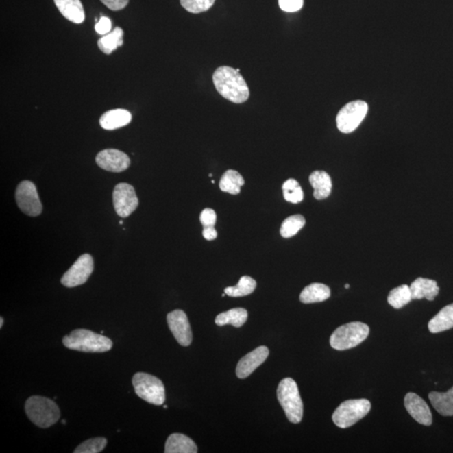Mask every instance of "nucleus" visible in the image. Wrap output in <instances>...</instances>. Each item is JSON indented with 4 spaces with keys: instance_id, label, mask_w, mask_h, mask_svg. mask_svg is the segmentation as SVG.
<instances>
[{
    "instance_id": "f3484780",
    "label": "nucleus",
    "mask_w": 453,
    "mask_h": 453,
    "mask_svg": "<svg viewBox=\"0 0 453 453\" xmlns=\"http://www.w3.org/2000/svg\"><path fill=\"white\" fill-rule=\"evenodd\" d=\"M54 2L67 20L75 24H82L85 21L84 9L80 0H54Z\"/></svg>"
},
{
    "instance_id": "c9c22d12",
    "label": "nucleus",
    "mask_w": 453,
    "mask_h": 453,
    "mask_svg": "<svg viewBox=\"0 0 453 453\" xmlns=\"http://www.w3.org/2000/svg\"><path fill=\"white\" fill-rule=\"evenodd\" d=\"M130 0H101V2L111 10L117 11L125 9Z\"/></svg>"
},
{
    "instance_id": "6e6552de",
    "label": "nucleus",
    "mask_w": 453,
    "mask_h": 453,
    "mask_svg": "<svg viewBox=\"0 0 453 453\" xmlns=\"http://www.w3.org/2000/svg\"><path fill=\"white\" fill-rule=\"evenodd\" d=\"M368 110V104L365 101L358 100L347 103L336 116L338 129L344 134L353 132L364 121Z\"/></svg>"
},
{
    "instance_id": "2f4dec72",
    "label": "nucleus",
    "mask_w": 453,
    "mask_h": 453,
    "mask_svg": "<svg viewBox=\"0 0 453 453\" xmlns=\"http://www.w3.org/2000/svg\"><path fill=\"white\" fill-rule=\"evenodd\" d=\"M186 11L193 14H199L208 11L215 5V0H180Z\"/></svg>"
},
{
    "instance_id": "0eeeda50",
    "label": "nucleus",
    "mask_w": 453,
    "mask_h": 453,
    "mask_svg": "<svg viewBox=\"0 0 453 453\" xmlns=\"http://www.w3.org/2000/svg\"><path fill=\"white\" fill-rule=\"evenodd\" d=\"M370 409L371 403L368 400H348L336 408L332 421L340 428H348L366 417Z\"/></svg>"
},
{
    "instance_id": "ea45409f",
    "label": "nucleus",
    "mask_w": 453,
    "mask_h": 453,
    "mask_svg": "<svg viewBox=\"0 0 453 453\" xmlns=\"http://www.w3.org/2000/svg\"><path fill=\"white\" fill-rule=\"evenodd\" d=\"M123 223V221H121V222H119V224H121V225Z\"/></svg>"
},
{
    "instance_id": "7c9ffc66",
    "label": "nucleus",
    "mask_w": 453,
    "mask_h": 453,
    "mask_svg": "<svg viewBox=\"0 0 453 453\" xmlns=\"http://www.w3.org/2000/svg\"><path fill=\"white\" fill-rule=\"evenodd\" d=\"M106 438L96 437L85 441L75 449V453H99L102 452L107 445Z\"/></svg>"
},
{
    "instance_id": "f704fd0d",
    "label": "nucleus",
    "mask_w": 453,
    "mask_h": 453,
    "mask_svg": "<svg viewBox=\"0 0 453 453\" xmlns=\"http://www.w3.org/2000/svg\"><path fill=\"white\" fill-rule=\"evenodd\" d=\"M112 21L110 18L102 16L100 20L97 22L95 25V31L99 35L106 36L107 34L111 32Z\"/></svg>"
},
{
    "instance_id": "b1692460",
    "label": "nucleus",
    "mask_w": 453,
    "mask_h": 453,
    "mask_svg": "<svg viewBox=\"0 0 453 453\" xmlns=\"http://www.w3.org/2000/svg\"><path fill=\"white\" fill-rule=\"evenodd\" d=\"M248 319V312L245 308H234L217 316L215 323L219 327L232 325L234 328H241Z\"/></svg>"
},
{
    "instance_id": "ddd939ff",
    "label": "nucleus",
    "mask_w": 453,
    "mask_h": 453,
    "mask_svg": "<svg viewBox=\"0 0 453 453\" xmlns=\"http://www.w3.org/2000/svg\"><path fill=\"white\" fill-rule=\"evenodd\" d=\"M96 162L102 169L116 173L128 169L131 163L128 155L115 149H104L99 152L96 157Z\"/></svg>"
},
{
    "instance_id": "f8f14e48",
    "label": "nucleus",
    "mask_w": 453,
    "mask_h": 453,
    "mask_svg": "<svg viewBox=\"0 0 453 453\" xmlns=\"http://www.w3.org/2000/svg\"><path fill=\"white\" fill-rule=\"evenodd\" d=\"M167 323L180 345L188 347L192 343V328H191L188 318L183 310H175L168 314Z\"/></svg>"
},
{
    "instance_id": "7ed1b4c3",
    "label": "nucleus",
    "mask_w": 453,
    "mask_h": 453,
    "mask_svg": "<svg viewBox=\"0 0 453 453\" xmlns=\"http://www.w3.org/2000/svg\"><path fill=\"white\" fill-rule=\"evenodd\" d=\"M25 413L34 424L48 428L59 420V407L53 400L42 396H32L25 403Z\"/></svg>"
},
{
    "instance_id": "4468645a",
    "label": "nucleus",
    "mask_w": 453,
    "mask_h": 453,
    "mask_svg": "<svg viewBox=\"0 0 453 453\" xmlns=\"http://www.w3.org/2000/svg\"><path fill=\"white\" fill-rule=\"evenodd\" d=\"M405 407L414 420L421 425L432 424V415L428 403L415 393H408L405 397Z\"/></svg>"
},
{
    "instance_id": "e433bc0d",
    "label": "nucleus",
    "mask_w": 453,
    "mask_h": 453,
    "mask_svg": "<svg viewBox=\"0 0 453 453\" xmlns=\"http://www.w3.org/2000/svg\"><path fill=\"white\" fill-rule=\"evenodd\" d=\"M203 235L204 238L207 241H213L217 237H218V233L215 228V227H204L203 231Z\"/></svg>"
},
{
    "instance_id": "a19ab883",
    "label": "nucleus",
    "mask_w": 453,
    "mask_h": 453,
    "mask_svg": "<svg viewBox=\"0 0 453 453\" xmlns=\"http://www.w3.org/2000/svg\"><path fill=\"white\" fill-rule=\"evenodd\" d=\"M225 295H226L225 293L223 294V295H222V297H225Z\"/></svg>"
},
{
    "instance_id": "423d86ee",
    "label": "nucleus",
    "mask_w": 453,
    "mask_h": 453,
    "mask_svg": "<svg viewBox=\"0 0 453 453\" xmlns=\"http://www.w3.org/2000/svg\"><path fill=\"white\" fill-rule=\"evenodd\" d=\"M136 395L152 405L162 406L166 402V389L162 381L151 374L137 373L132 380Z\"/></svg>"
},
{
    "instance_id": "dca6fc26",
    "label": "nucleus",
    "mask_w": 453,
    "mask_h": 453,
    "mask_svg": "<svg viewBox=\"0 0 453 453\" xmlns=\"http://www.w3.org/2000/svg\"><path fill=\"white\" fill-rule=\"evenodd\" d=\"M410 288L413 299L426 298L428 301H433L440 291L436 280L422 278V277L415 280Z\"/></svg>"
},
{
    "instance_id": "72a5a7b5",
    "label": "nucleus",
    "mask_w": 453,
    "mask_h": 453,
    "mask_svg": "<svg viewBox=\"0 0 453 453\" xmlns=\"http://www.w3.org/2000/svg\"><path fill=\"white\" fill-rule=\"evenodd\" d=\"M217 220L216 212L212 208H206L200 215L201 223L204 227H215Z\"/></svg>"
},
{
    "instance_id": "393cba45",
    "label": "nucleus",
    "mask_w": 453,
    "mask_h": 453,
    "mask_svg": "<svg viewBox=\"0 0 453 453\" xmlns=\"http://www.w3.org/2000/svg\"><path fill=\"white\" fill-rule=\"evenodd\" d=\"M245 184V180L238 171L228 170L223 175L220 180L219 187L221 191L233 195L241 193V186Z\"/></svg>"
},
{
    "instance_id": "cd10ccee",
    "label": "nucleus",
    "mask_w": 453,
    "mask_h": 453,
    "mask_svg": "<svg viewBox=\"0 0 453 453\" xmlns=\"http://www.w3.org/2000/svg\"><path fill=\"white\" fill-rule=\"evenodd\" d=\"M413 301L410 286L407 284L395 288L389 292L388 295V303L395 309L402 308Z\"/></svg>"
},
{
    "instance_id": "412c9836",
    "label": "nucleus",
    "mask_w": 453,
    "mask_h": 453,
    "mask_svg": "<svg viewBox=\"0 0 453 453\" xmlns=\"http://www.w3.org/2000/svg\"><path fill=\"white\" fill-rule=\"evenodd\" d=\"M331 295L330 288L324 284L313 283L304 288L299 295V301L304 304L326 301Z\"/></svg>"
},
{
    "instance_id": "473e14b6",
    "label": "nucleus",
    "mask_w": 453,
    "mask_h": 453,
    "mask_svg": "<svg viewBox=\"0 0 453 453\" xmlns=\"http://www.w3.org/2000/svg\"><path fill=\"white\" fill-rule=\"evenodd\" d=\"M304 0H279V6L284 12H297L302 8Z\"/></svg>"
},
{
    "instance_id": "20e7f679",
    "label": "nucleus",
    "mask_w": 453,
    "mask_h": 453,
    "mask_svg": "<svg viewBox=\"0 0 453 453\" xmlns=\"http://www.w3.org/2000/svg\"><path fill=\"white\" fill-rule=\"evenodd\" d=\"M277 398L283 408L288 420L294 424L301 422L303 417V403L297 384L291 378L280 381L277 389Z\"/></svg>"
},
{
    "instance_id": "aec40b11",
    "label": "nucleus",
    "mask_w": 453,
    "mask_h": 453,
    "mask_svg": "<svg viewBox=\"0 0 453 453\" xmlns=\"http://www.w3.org/2000/svg\"><path fill=\"white\" fill-rule=\"evenodd\" d=\"M166 453H196L197 447L196 443L188 437L183 434L175 433L168 437L166 447Z\"/></svg>"
},
{
    "instance_id": "f257e3e1",
    "label": "nucleus",
    "mask_w": 453,
    "mask_h": 453,
    "mask_svg": "<svg viewBox=\"0 0 453 453\" xmlns=\"http://www.w3.org/2000/svg\"><path fill=\"white\" fill-rule=\"evenodd\" d=\"M213 84L224 99L234 103H245L249 97V89L241 73L230 66H220L213 73Z\"/></svg>"
},
{
    "instance_id": "bb28decb",
    "label": "nucleus",
    "mask_w": 453,
    "mask_h": 453,
    "mask_svg": "<svg viewBox=\"0 0 453 453\" xmlns=\"http://www.w3.org/2000/svg\"><path fill=\"white\" fill-rule=\"evenodd\" d=\"M257 284L256 280L249 276H242L241 280L235 286L225 288L224 293L231 297H242L253 293L256 290Z\"/></svg>"
},
{
    "instance_id": "79ce46f5",
    "label": "nucleus",
    "mask_w": 453,
    "mask_h": 453,
    "mask_svg": "<svg viewBox=\"0 0 453 453\" xmlns=\"http://www.w3.org/2000/svg\"><path fill=\"white\" fill-rule=\"evenodd\" d=\"M164 409H167V406H164Z\"/></svg>"
},
{
    "instance_id": "9d476101",
    "label": "nucleus",
    "mask_w": 453,
    "mask_h": 453,
    "mask_svg": "<svg viewBox=\"0 0 453 453\" xmlns=\"http://www.w3.org/2000/svg\"><path fill=\"white\" fill-rule=\"evenodd\" d=\"M95 268L93 259L88 254H82L73 267L63 275L61 282L69 288L81 286L87 282Z\"/></svg>"
},
{
    "instance_id": "1a4fd4ad",
    "label": "nucleus",
    "mask_w": 453,
    "mask_h": 453,
    "mask_svg": "<svg viewBox=\"0 0 453 453\" xmlns=\"http://www.w3.org/2000/svg\"><path fill=\"white\" fill-rule=\"evenodd\" d=\"M16 203L26 215L39 216L42 212L36 187L33 182L24 181L19 184L16 193Z\"/></svg>"
},
{
    "instance_id": "f03ea898",
    "label": "nucleus",
    "mask_w": 453,
    "mask_h": 453,
    "mask_svg": "<svg viewBox=\"0 0 453 453\" xmlns=\"http://www.w3.org/2000/svg\"><path fill=\"white\" fill-rule=\"evenodd\" d=\"M62 343L69 350L85 353H104L113 347L111 339L87 329H76L65 336Z\"/></svg>"
},
{
    "instance_id": "2eb2a0df",
    "label": "nucleus",
    "mask_w": 453,
    "mask_h": 453,
    "mask_svg": "<svg viewBox=\"0 0 453 453\" xmlns=\"http://www.w3.org/2000/svg\"><path fill=\"white\" fill-rule=\"evenodd\" d=\"M269 354L268 347L260 346L243 357L236 368V374L239 379H245L249 377L258 367L267 360Z\"/></svg>"
},
{
    "instance_id": "58836bf2",
    "label": "nucleus",
    "mask_w": 453,
    "mask_h": 453,
    "mask_svg": "<svg viewBox=\"0 0 453 453\" xmlns=\"http://www.w3.org/2000/svg\"><path fill=\"white\" fill-rule=\"evenodd\" d=\"M350 284H345L346 289H348V288H350Z\"/></svg>"
},
{
    "instance_id": "4c0bfd02",
    "label": "nucleus",
    "mask_w": 453,
    "mask_h": 453,
    "mask_svg": "<svg viewBox=\"0 0 453 453\" xmlns=\"http://www.w3.org/2000/svg\"><path fill=\"white\" fill-rule=\"evenodd\" d=\"M3 325V318L1 317H0V328H2Z\"/></svg>"
},
{
    "instance_id": "a211bd4d",
    "label": "nucleus",
    "mask_w": 453,
    "mask_h": 453,
    "mask_svg": "<svg viewBox=\"0 0 453 453\" xmlns=\"http://www.w3.org/2000/svg\"><path fill=\"white\" fill-rule=\"evenodd\" d=\"M131 121L132 115L128 110L118 108L103 114L100 118L99 123L104 130H114L128 125Z\"/></svg>"
},
{
    "instance_id": "6ab92c4d",
    "label": "nucleus",
    "mask_w": 453,
    "mask_h": 453,
    "mask_svg": "<svg viewBox=\"0 0 453 453\" xmlns=\"http://www.w3.org/2000/svg\"><path fill=\"white\" fill-rule=\"evenodd\" d=\"M310 185L313 187V196L317 200H323L330 196L332 183L330 175L323 171H316L309 177Z\"/></svg>"
},
{
    "instance_id": "c756f323",
    "label": "nucleus",
    "mask_w": 453,
    "mask_h": 453,
    "mask_svg": "<svg viewBox=\"0 0 453 453\" xmlns=\"http://www.w3.org/2000/svg\"><path fill=\"white\" fill-rule=\"evenodd\" d=\"M284 198L289 203L297 204L304 197V193L297 180L289 179L282 186Z\"/></svg>"
},
{
    "instance_id": "9b49d317",
    "label": "nucleus",
    "mask_w": 453,
    "mask_h": 453,
    "mask_svg": "<svg viewBox=\"0 0 453 453\" xmlns=\"http://www.w3.org/2000/svg\"><path fill=\"white\" fill-rule=\"evenodd\" d=\"M113 201L116 212L122 218L129 217L136 210L138 205L136 191L127 183H119L115 186Z\"/></svg>"
},
{
    "instance_id": "a878e982",
    "label": "nucleus",
    "mask_w": 453,
    "mask_h": 453,
    "mask_svg": "<svg viewBox=\"0 0 453 453\" xmlns=\"http://www.w3.org/2000/svg\"><path fill=\"white\" fill-rule=\"evenodd\" d=\"M123 44V31L121 27H116L114 31L103 36L97 41V45L104 54L110 55L121 47Z\"/></svg>"
},
{
    "instance_id": "c85d7f7f",
    "label": "nucleus",
    "mask_w": 453,
    "mask_h": 453,
    "mask_svg": "<svg viewBox=\"0 0 453 453\" xmlns=\"http://www.w3.org/2000/svg\"><path fill=\"white\" fill-rule=\"evenodd\" d=\"M306 219L302 215H297L284 220L280 228V234L284 238L293 237L305 226Z\"/></svg>"
},
{
    "instance_id": "39448f33",
    "label": "nucleus",
    "mask_w": 453,
    "mask_h": 453,
    "mask_svg": "<svg viewBox=\"0 0 453 453\" xmlns=\"http://www.w3.org/2000/svg\"><path fill=\"white\" fill-rule=\"evenodd\" d=\"M369 334L368 325L360 321H354L341 326L333 332L330 338V345L336 350H350L364 342Z\"/></svg>"
},
{
    "instance_id": "4be33fe9",
    "label": "nucleus",
    "mask_w": 453,
    "mask_h": 453,
    "mask_svg": "<svg viewBox=\"0 0 453 453\" xmlns=\"http://www.w3.org/2000/svg\"><path fill=\"white\" fill-rule=\"evenodd\" d=\"M429 400L434 409L443 417L453 415V387L448 392H430Z\"/></svg>"
},
{
    "instance_id": "5701e85b",
    "label": "nucleus",
    "mask_w": 453,
    "mask_h": 453,
    "mask_svg": "<svg viewBox=\"0 0 453 453\" xmlns=\"http://www.w3.org/2000/svg\"><path fill=\"white\" fill-rule=\"evenodd\" d=\"M453 328V303L445 306L429 321L428 328L432 333L449 330Z\"/></svg>"
}]
</instances>
